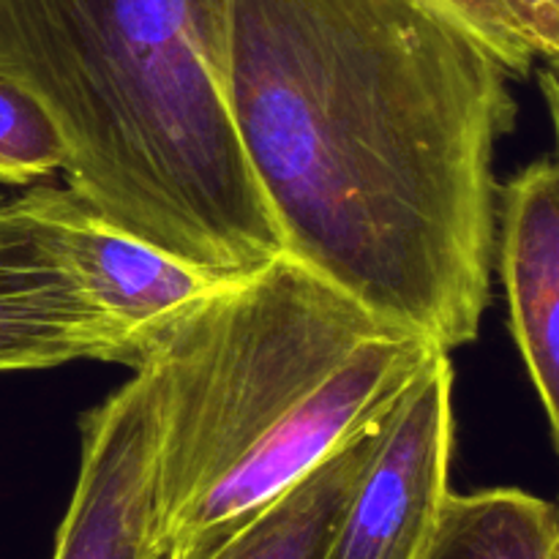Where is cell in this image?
Wrapping results in <instances>:
<instances>
[{
    "label": "cell",
    "instance_id": "cell-12",
    "mask_svg": "<svg viewBox=\"0 0 559 559\" xmlns=\"http://www.w3.org/2000/svg\"><path fill=\"white\" fill-rule=\"evenodd\" d=\"M437 3L445 5L459 22H464L506 66L508 74L527 76L533 71L538 58L502 0H437Z\"/></svg>",
    "mask_w": 559,
    "mask_h": 559
},
{
    "label": "cell",
    "instance_id": "cell-14",
    "mask_svg": "<svg viewBox=\"0 0 559 559\" xmlns=\"http://www.w3.org/2000/svg\"><path fill=\"white\" fill-rule=\"evenodd\" d=\"M538 82H540V93H544L546 98V109H549L551 126H555L557 156H559V74L544 66V69L538 71Z\"/></svg>",
    "mask_w": 559,
    "mask_h": 559
},
{
    "label": "cell",
    "instance_id": "cell-2",
    "mask_svg": "<svg viewBox=\"0 0 559 559\" xmlns=\"http://www.w3.org/2000/svg\"><path fill=\"white\" fill-rule=\"evenodd\" d=\"M442 353L289 254L227 276L136 342L158 380L145 559H207L333 451L377 431Z\"/></svg>",
    "mask_w": 559,
    "mask_h": 559
},
{
    "label": "cell",
    "instance_id": "cell-15",
    "mask_svg": "<svg viewBox=\"0 0 559 559\" xmlns=\"http://www.w3.org/2000/svg\"><path fill=\"white\" fill-rule=\"evenodd\" d=\"M555 559H559V549H557V555H555Z\"/></svg>",
    "mask_w": 559,
    "mask_h": 559
},
{
    "label": "cell",
    "instance_id": "cell-11",
    "mask_svg": "<svg viewBox=\"0 0 559 559\" xmlns=\"http://www.w3.org/2000/svg\"><path fill=\"white\" fill-rule=\"evenodd\" d=\"M63 167L66 142L52 115L22 82L0 71V183L33 186Z\"/></svg>",
    "mask_w": 559,
    "mask_h": 559
},
{
    "label": "cell",
    "instance_id": "cell-3",
    "mask_svg": "<svg viewBox=\"0 0 559 559\" xmlns=\"http://www.w3.org/2000/svg\"><path fill=\"white\" fill-rule=\"evenodd\" d=\"M0 71L120 229L216 276L282 254L229 109V0H0Z\"/></svg>",
    "mask_w": 559,
    "mask_h": 559
},
{
    "label": "cell",
    "instance_id": "cell-5",
    "mask_svg": "<svg viewBox=\"0 0 559 559\" xmlns=\"http://www.w3.org/2000/svg\"><path fill=\"white\" fill-rule=\"evenodd\" d=\"M131 360V338L71 271L55 227V189L0 194V371Z\"/></svg>",
    "mask_w": 559,
    "mask_h": 559
},
{
    "label": "cell",
    "instance_id": "cell-7",
    "mask_svg": "<svg viewBox=\"0 0 559 559\" xmlns=\"http://www.w3.org/2000/svg\"><path fill=\"white\" fill-rule=\"evenodd\" d=\"M497 213L511 331L559 453V156L513 175Z\"/></svg>",
    "mask_w": 559,
    "mask_h": 559
},
{
    "label": "cell",
    "instance_id": "cell-13",
    "mask_svg": "<svg viewBox=\"0 0 559 559\" xmlns=\"http://www.w3.org/2000/svg\"><path fill=\"white\" fill-rule=\"evenodd\" d=\"M535 58L559 74V0H502Z\"/></svg>",
    "mask_w": 559,
    "mask_h": 559
},
{
    "label": "cell",
    "instance_id": "cell-1",
    "mask_svg": "<svg viewBox=\"0 0 559 559\" xmlns=\"http://www.w3.org/2000/svg\"><path fill=\"white\" fill-rule=\"evenodd\" d=\"M508 76L437 0H229V109L282 254L448 355L489 306Z\"/></svg>",
    "mask_w": 559,
    "mask_h": 559
},
{
    "label": "cell",
    "instance_id": "cell-6",
    "mask_svg": "<svg viewBox=\"0 0 559 559\" xmlns=\"http://www.w3.org/2000/svg\"><path fill=\"white\" fill-rule=\"evenodd\" d=\"M158 380L136 366L82 420V462L52 559H145L158 464Z\"/></svg>",
    "mask_w": 559,
    "mask_h": 559
},
{
    "label": "cell",
    "instance_id": "cell-4",
    "mask_svg": "<svg viewBox=\"0 0 559 559\" xmlns=\"http://www.w3.org/2000/svg\"><path fill=\"white\" fill-rule=\"evenodd\" d=\"M453 364L437 353L382 424L328 559H415L451 495Z\"/></svg>",
    "mask_w": 559,
    "mask_h": 559
},
{
    "label": "cell",
    "instance_id": "cell-10",
    "mask_svg": "<svg viewBox=\"0 0 559 559\" xmlns=\"http://www.w3.org/2000/svg\"><path fill=\"white\" fill-rule=\"evenodd\" d=\"M559 508L522 489L448 495L415 559H555Z\"/></svg>",
    "mask_w": 559,
    "mask_h": 559
},
{
    "label": "cell",
    "instance_id": "cell-9",
    "mask_svg": "<svg viewBox=\"0 0 559 559\" xmlns=\"http://www.w3.org/2000/svg\"><path fill=\"white\" fill-rule=\"evenodd\" d=\"M380 429L333 451L298 484L240 524L207 559H328Z\"/></svg>",
    "mask_w": 559,
    "mask_h": 559
},
{
    "label": "cell",
    "instance_id": "cell-8",
    "mask_svg": "<svg viewBox=\"0 0 559 559\" xmlns=\"http://www.w3.org/2000/svg\"><path fill=\"white\" fill-rule=\"evenodd\" d=\"M55 227L76 282L131 338V358L147 331L227 278L126 233L69 189H55Z\"/></svg>",
    "mask_w": 559,
    "mask_h": 559
}]
</instances>
